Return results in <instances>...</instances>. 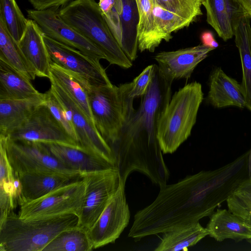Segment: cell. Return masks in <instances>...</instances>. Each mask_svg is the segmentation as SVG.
Here are the masks:
<instances>
[{
	"mask_svg": "<svg viewBox=\"0 0 251 251\" xmlns=\"http://www.w3.org/2000/svg\"><path fill=\"white\" fill-rule=\"evenodd\" d=\"M248 178L247 161L240 156L217 169L201 171L160 187L154 201L135 214L128 236L140 240L199 222Z\"/></svg>",
	"mask_w": 251,
	"mask_h": 251,
	"instance_id": "obj_1",
	"label": "cell"
},
{
	"mask_svg": "<svg viewBox=\"0 0 251 251\" xmlns=\"http://www.w3.org/2000/svg\"><path fill=\"white\" fill-rule=\"evenodd\" d=\"M172 82L156 65L139 107L110 145L115 168L125 183L130 174L138 171L160 187L167 184L170 173L157 139V127L159 118L172 97Z\"/></svg>",
	"mask_w": 251,
	"mask_h": 251,
	"instance_id": "obj_2",
	"label": "cell"
},
{
	"mask_svg": "<svg viewBox=\"0 0 251 251\" xmlns=\"http://www.w3.org/2000/svg\"><path fill=\"white\" fill-rule=\"evenodd\" d=\"M78 226L74 214L24 220L12 211L0 223V251H43L60 233Z\"/></svg>",
	"mask_w": 251,
	"mask_h": 251,
	"instance_id": "obj_3",
	"label": "cell"
},
{
	"mask_svg": "<svg viewBox=\"0 0 251 251\" xmlns=\"http://www.w3.org/2000/svg\"><path fill=\"white\" fill-rule=\"evenodd\" d=\"M59 17L105 55L110 64L124 69L132 66L109 27L95 0H72L57 8Z\"/></svg>",
	"mask_w": 251,
	"mask_h": 251,
	"instance_id": "obj_4",
	"label": "cell"
},
{
	"mask_svg": "<svg viewBox=\"0 0 251 251\" xmlns=\"http://www.w3.org/2000/svg\"><path fill=\"white\" fill-rule=\"evenodd\" d=\"M203 99L202 86L197 81L186 84L172 96L158 123L163 153H173L190 136Z\"/></svg>",
	"mask_w": 251,
	"mask_h": 251,
	"instance_id": "obj_5",
	"label": "cell"
},
{
	"mask_svg": "<svg viewBox=\"0 0 251 251\" xmlns=\"http://www.w3.org/2000/svg\"><path fill=\"white\" fill-rule=\"evenodd\" d=\"M85 88L95 127L110 146L135 111L129 97L131 82L118 86L85 83Z\"/></svg>",
	"mask_w": 251,
	"mask_h": 251,
	"instance_id": "obj_6",
	"label": "cell"
},
{
	"mask_svg": "<svg viewBox=\"0 0 251 251\" xmlns=\"http://www.w3.org/2000/svg\"><path fill=\"white\" fill-rule=\"evenodd\" d=\"M85 194L82 178L59 187L37 199L22 203L18 215L24 220L81 214Z\"/></svg>",
	"mask_w": 251,
	"mask_h": 251,
	"instance_id": "obj_7",
	"label": "cell"
},
{
	"mask_svg": "<svg viewBox=\"0 0 251 251\" xmlns=\"http://www.w3.org/2000/svg\"><path fill=\"white\" fill-rule=\"evenodd\" d=\"M6 150L9 162L17 176L47 172L82 177L81 173L65 167L54 157L45 143L12 140L7 137Z\"/></svg>",
	"mask_w": 251,
	"mask_h": 251,
	"instance_id": "obj_8",
	"label": "cell"
},
{
	"mask_svg": "<svg viewBox=\"0 0 251 251\" xmlns=\"http://www.w3.org/2000/svg\"><path fill=\"white\" fill-rule=\"evenodd\" d=\"M85 194L79 217V226L88 230L97 221L116 193L121 179L118 170L109 168L81 174Z\"/></svg>",
	"mask_w": 251,
	"mask_h": 251,
	"instance_id": "obj_9",
	"label": "cell"
},
{
	"mask_svg": "<svg viewBox=\"0 0 251 251\" xmlns=\"http://www.w3.org/2000/svg\"><path fill=\"white\" fill-rule=\"evenodd\" d=\"M50 89L61 103L75 130L81 150L115 168L112 150L72 98L53 79Z\"/></svg>",
	"mask_w": 251,
	"mask_h": 251,
	"instance_id": "obj_10",
	"label": "cell"
},
{
	"mask_svg": "<svg viewBox=\"0 0 251 251\" xmlns=\"http://www.w3.org/2000/svg\"><path fill=\"white\" fill-rule=\"evenodd\" d=\"M44 39L52 62L91 85L100 86L112 84L100 61L44 34Z\"/></svg>",
	"mask_w": 251,
	"mask_h": 251,
	"instance_id": "obj_11",
	"label": "cell"
},
{
	"mask_svg": "<svg viewBox=\"0 0 251 251\" xmlns=\"http://www.w3.org/2000/svg\"><path fill=\"white\" fill-rule=\"evenodd\" d=\"M7 136L12 140L57 144L81 150L54 117L45 102L39 105Z\"/></svg>",
	"mask_w": 251,
	"mask_h": 251,
	"instance_id": "obj_12",
	"label": "cell"
},
{
	"mask_svg": "<svg viewBox=\"0 0 251 251\" xmlns=\"http://www.w3.org/2000/svg\"><path fill=\"white\" fill-rule=\"evenodd\" d=\"M125 183L119 187L93 226L87 230L93 249L113 243L128 225L130 213L125 195Z\"/></svg>",
	"mask_w": 251,
	"mask_h": 251,
	"instance_id": "obj_13",
	"label": "cell"
},
{
	"mask_svg": "<svg viewBox=\"0 0 251 251\" xmlns=\"http://www.w3.org/2000/svg\"><path fill=\"white\" fill-rule=\"evenodd\" d=\"M27 14L30 19L37 24L43 33L50 38L77 50L95 60L106 59L104 53L98 47L59 17L57 8L28 9Z\"/></svg>",
	"mask_w": 251,
	"mask_h": 251,
	"instance_id": "obj_14",
	"label": "cell"
},
{
	"mask_svg": "<svg viewBox=\"0 0 251 251\" xmlns=\"http://www.w3.org/2000/svg\"><path fill=\"white\" fill-rule=\"evenodd\" d=\"M213 50L201 44L175 51L160 52L154 58L160 72L173 81L190 78L197 66Z\"/></svg>",
	"mask_w": 251,
	"mask_h": 251,
	"instance_id": "obj_15",
	"label": "cell"
},
{
	"mask_svg": "<svg viewBox=\"0 0 251 251\" xmlns=\"http://www.w3.org/2000/svg\"><path fill=\"white\" fill-rule=\"evenodd\" d=\"M206 21L226 41L234 36L242 17L248 14L235 0H203Z\"/></svg>",
	"mask_w": 251,
	"mask_h": 251,
	"instance_id": "obj_16",
	"label": "cell"
},
{
	"mask_svg": "<svg viewBox=\"0 0 251 251\" xmlns=\"http://www.w3.org/2000/svg\"><path fill=\"white\" fill-rule=\"evenodd\" d=\"M7 137L0 134V223H2L21 201L22 186L7 158Z\"/></svg>",
	"mask_w": 251,
	"mask_h": 251,
	"instance_id": "obj_17",
	"label": "cell"
},
{
	"mask_svg": "<svg viewBox=\"0 0 251 251\" xmlns=\"http://www.w3.org/2000/svg\"><path fill=\"white\" fill-rule=\"evenodd\" d=\"M18 44L26 59L37 72L38 76L49 78L51 61L44 33L34 21L28 19L25 30Z\"/></svg>",
	"mask_w": 251,
	"mask_h": 251,
	"instance_id": "obj_18",
	"label": "cell"
},
{
	"mask_svg": "<svg viewBox=\"0 0 251 251\" xmlns=\"http://www.w3.org/2000/svg\"><path fill=\"white\" fill-rule=\"evenodd\" d=\"M207 100L214 107L221 108L229 106L246 107L241 84L227 75L221 67L211 73L209 79Z\"/></svg>",
	"mask_w": 251,
	"mask_h": 251,
	"instance_id": "obj_19",
	"label": "cell"
},
{
	"mask_svg": "<svg viewBox=\"0 0 251 251\" xmlns=\"http://www.w3.org/2000/svg\"><path fill=\"white\" fill-rule=\"evenodd\" d=\"M17 176L22 186L20 205L40 198L59 187L82 178L47 172L25 173Z\"/></svg>",
	"mask_w": 251,
	"mask_h": 251,
	"instance_id": "obj_20",
	"label": "cell"
},
{
	"mask_svg": "<svg viewBox=\"0 0 251 251\" xmlns=\"http://www.w3.org/2000/svg\"><path fill=\"white\" fill-rule=\"evenodd\" d=\"M206 228L208 235L218 242L231 239L251 242V226L226 209L214 212Z\"/></svg>",
	"mask_w": 251,
	"mask_h": 251,
	"instance_id": "obj_21",
	"label": "cell"
},
{
	"mask_svg": "<svg viewBox=\"0 0 251 251\" xmlns=\"http://www.w3.org/2000/svg\"><path fill=\"white\" fill-rule=\"evenodd\" d=\"M45 101V93L23 99H0V134L7 136Z\"/></svg>",
	"mask_w": 251,
	"mask_h": 251,
	"instance_id": "obj_22",
	"label": "cell"
},
{
	"mask_svg": "<svg viewBox=\"0 0 251 251\" xmlns=\"http://www.w3.org/2000/svg\"><path fill=\"white\" fill-rule=\"evenodd\" d=\"M250 17L243 16L237 25L234 35L241 62L242 80L241 90L246 108L251 111V26Z\"/></svg>",
	"mask_w": 251,
	"mask_h": 251,
	"instance_id": "obj_23",
	"label": "cell"
},
{
	"mask_svg": "<svg viewBox=\"0 0 251 251\" xmlns=\"http://www.w3.org/2000/svg\"><path fill=\"white\" fill-rule=\"evenodd\" d=\"M45 144L52 155L63 165L81 174L113 168L81 150L57 144Z\"/></svg>",
	"mask_w": 251,
	"mask_h": 251,
	"instance_id": "obj_24",
	"label": "cell"
},
{
	"mask_svg": "<svg viewBox=\"0 0 251 251\" xmlns=\"http://www.w3.org/2000/svg\"><path fill=\"white\" fill-rule=\"evenodd\" d=\"M41 94L30 80L0 59V99H23Z\"/></svg>",
	"mask_w": 251,
	"mask_h": 251,
	"instance_id": "obj_25",
	"label": "cell"
},
{
	"mask_svg": "<svg viewBox=\"0 0 251 251\" xmlns=\"http://www.w3.org/2000/svg\"><path fill=\"white\" fill-rule=\"evenodd\" d=\"M53 79L73 100L95 127L85 81L51 61L49 79Z\"/></svg>",
	"mask_w": 251,
	"mask_h": 251,
	"instance_id": "obj_26",
	"label": "cell"
},
{
	"mask_svg": "<svg viewBox=\"0 0 251 251\" xmlns=\"http://www.w3.org/2000/svg\"><path fill=\"white\" fill-rule=\"evenodd\" d=\"M207 235L208 231L199 222L164 233L155 251H187Z\"/></svg>",
	"mask_w": 251,
	"mask_h": 251,
	"instance_id": "obj_27",
	"label": "cell"
},
{
	"mask_svg": "<svg viewBox=\"0 0 251 251\" xmlns=\"http://www.w3.org/2000/svg\"><path fill=\"white\" fill-rule=\"evenodd\" d=\"M121 1L120 17L122 40L120 47L132 62L137 57L139 11L136 0H121Z\"/></svg>",
	"mask_w": 251,
	"mask_h": 251,
	"instance_id": "obj_28",
	"label": "cell"
},
{
	"mask_svg": "<svg viewBox=\"0 0 251 251\" xmlns=\"http://www.w3.org/2000/svg\"><path fill=\"white\" fill-rule=\"evenodd\" d=\"M0 59L30 80L38 76L37 72L26 59L18 43L10 34L0 19Z\"/></svg>",
	"mask_w": 251,
	"mask_h": 251,
	"instance_id": "obj_29",
	"label": "cell"
},
{
	"mask_svg": "<svg viewBox=\"0 0 251 251\" xmlns=\"http://www.w3.org/2000/svg\"><path fill=\"white\" fill-rule=\"evenodd\" d=\"M139 14L138 49L153 52L161 43L155 29L151 0H136Z\"/></svg>",
	"mask_w": 251,
	"mask_h": 251,
	"instance_id": "obj_30",
	"label": "cell"
},
{
	"mask_svg": "<svg viewBox=\"0 0 251 251\" xmlns=\"http://www.w3.org/2000/svg\"><path fill=\"white\" fill-rule=\"evenodd\" d=\"M92 250L87 230L78 226L60 233L43 251H90Z\"/></svg>",
	"mask_w": 251,
	"mask_h": 251,
	"instance_id": "obj_31",
	"label": "cell"
},
{
	"mask_svg": "<svg viewBox=\"0 0 251 251\" xmlns=\"http://www.w3.org/2000/svg\"><path fill=\"white\" fill-rule=\"evenodd\" d=\"M152 14L157 36L161 42L169 41L172 32L188 27L193 22L152 2Z\"/></svg>",
	"mask_w": 251,
	"mask_h": 251,
	"instance_id": "obj_32",
	"label": "cell"
},
{
	"mask_svg": "<svg viewBox=\"0 0 251 251\" xmlns=\"http://www.w3.org/2000/svg\"><path fill=\"white\" fill-rule=\"evenodd\" d=\"M0 19L18 43L25 30L28 19L25 18L16 0H0Z\"/></svg>",
	"mask_w": 251,
	"mask_h": 251,
	"instance_id": "obj_33",
	"label": "cell"
},
{
	"mask_svg": "<svg viewBox=\"0 0 251 251\" xmlns=\"http://www.w3.org/2000/svg\"><path fill=\"white\" fill-rule=\"evenodd\" d=\"M228 210L251 226V180L243 181L226 201Z\"/></svg>",
	"mask_w": 251,
	"mask_h": 251,
	"instance_id": "obj_34",
	"label": "cell"
},
{
	"mask_svg": "<svg viewBox=\"0 0 251 251\" xmlns=\"http://www.w3.org/2000/svg\"><path fill=\"white\" fill-rule=\"evenodd\" d=\"M163 8L194 22L202 13L203 0H151Z\"/></svg>",
	"mask_w": 251,
	"mask_h": 251,
	"instance_id": "obj_35",
	"label": "cell"
},
{
	"mask_svg": "<svg viewBox=\"0 0 251 251\" xmlns=\"http://www.w3.org/2000/svg\"><path fill=\"white\" fill-rule=\"evenodd\" d=\"M98 3L109 28L120 46L122 40L120 17L121 0H100Z\"/></svg>",
	"mask_w": 251,
	"mask_h": 251,
	"instance_id": "obj_36",
	"label": "cell"
},
{
	"mask_svg": "<svg viewBox=\"0 0 251 251\" xmlns=\"http://www.w3.org/2000/svg\"><path fill=\"white\" fill-rule=\"evenodd\" d=\"M45 103L54 117L67 133L78 144L77 134L75 127L68 113L61 103L50 89L45 93Z\"/></svg>",
	"mask_w": 251,
	"mask_h": 251,
	"instance_id": "obj_37",
	"label": "cell"
},
{
	"mask_svg": "<svg viewBox=\"0 0 251 251\" xmlns=\"http://www.w3.org/2000/svg\"><path fill=\"white\" fill-rule=\"evenodd\" d=\"M156 64L147 66L131 82L129 97L134 99L144 96L151 81Z\"/></svg>",
	"mask_w": 251,
	"mask_h": 251,
	"instance_id": "obj_38",
	"label": "cell"
},
{
	"mask_svg": "<svg viewBox=\"0 0 251 251\" xmlns=\"http://www.w3.org/2000/svg\"><path fill=\"white\" fill-rule=\"evenodd\" d=\"M35 9L58 8L72 0H28Z\"/></svg>",
	"mask_w": 251,
	"mask_h": 251,
	"instance_id": "obj_39",
	"label": "cell"
},
{
	"mask_svg": "<svg viewBox=\"0 0 251 251\" xmlns=\"http://www.w3.org/2000/svg\"><path fill=\"white\" fill-rule=\"evenodd\" d=\"M202 44L215 49L219 46L213 33L210 31L203 32L201 36Z\"/></svg>",
	"mask_w": 251,
	"mask_h": 251,
	"instance_id": "obj_40",
	"label": "cell"
},
{
	"mask_svg": "<svg viewBox=\"0 0 251 251\" xmlns=\"http://www.w3.org/2000/svg\"><path fill=\"white\" fill-rule=\"evenodd\" d=\"M248 13L251 18V0H235Z\"/></svg>",
	"mask_w": 251,
	"mask_h": 251,
	"instance_id": "obj_41",
	"label": "cell"
},
{
	"mask_svg": "<svg viewBox=\"0 0 251 251\" xmlns=\"http://www.w3.org/2000/svg\"><path fill=\"white\" fill-rule=\"evenodd\" d=\"M248 178L251 180V147L249 151V154L248 157Z\"/></svg>",
	"mask_w": 251,
	"mask_h": 251,
	"instance_id": "obj_42",
	"label": "cell"
}]
</instances>
